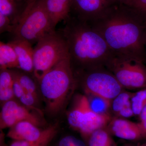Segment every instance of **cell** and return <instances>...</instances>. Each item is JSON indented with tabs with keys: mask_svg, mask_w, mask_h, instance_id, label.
I'll return each mask as SVG.
<instances>
[{
	"mask_svg": "<svg viewBox=\"0 0 146 146\" xmlns=\"http://www.w3.org/2000/svg\"><path fill=\"white\" fill-rule=\"evenodd\" d=\"M103 37L115 56L145 57V16L134 9L117 3L89 24Z\"/></svg>",
	"mask_w": 146,
	"mask_h": 146,
	"instance_id": "obj_1",
	"label": "cell"
},
{
	"mask_svg": "<svg viewBox=\"0 0 146 146\" xmlns=\"http://www.w3.org/2000/svg\"><path fill=\"white\" fill-rule=\"evenodd\" d=\"M60 32L68 45L72 68L86 71L106 67L113 56L102 35L88 23L70 15Z\"/></svg>",
	"mask_w": 146,
	"mask_h": 146,
	"instance_id": "obj_2",
	"label": "cell"
},
{
	"mask_svg": "<svg viewBox=\"0 0 146 146\" xmlns=\"http://www.w3.org/2000/svg\"><path fill=\"white\" fill-rule=\"evenodd\" d=\"M76 81L69 57L58 63L42 77L38 83L50 114L56 115L64 108Z\"/></svg>",
	"mask_w": 146,
	"mask_h": 146,
	"instance_id": "obj_3",
	"label": "cell"
},
{
	"mask_svg": "<svg viewBox=\"0 0 146 146\" xmlns=\"http://www.w3.org/2000/svg\"><path fill=\"white\" fill-rule=\"evenodd\" d=\"M44 0H37L29 4L12 33L13 39H20L31 44L54 31Z\"/></svg>",
	"mask_w": 146,
	"mask_h": 146,
	"instance_id": "obj_4",
	"label": "cell"
},
{
	"mask_svg": "<svg viewBox=\"0 0 146 146\" xmlns=\"http://www.w3.org/2000/svg\"><path fill=\"white\" fill-rule=\"evenodd\" d=\"M68 57V45L60 32L54 31L47 34L33 48V76L39 82L53 67Z\"/></svg>",
	"mask_w": 146,
	"mask_h": 146,
	"instance_id": "obj_5",
	"label": "cell"
},
{
	"mask_svg": "<svg viewBox=\"0 0 146 146\" xmlns=\"http://www.w3.org/2000/svg\"><path fill=\"white\" fill-rule=\"evenodd\" d=\"M143 62L133 58L114 56L106 67L124 89H142L146 88V67Z\"/></svg>",
	"mask_w": 146,
	"mask_h": 146,
	"instance_id": "obj_6",
	"label": "cell"
},
{
	"mask_svg": "<svg viewBox=\"0 0 146 146\" xmlns=\"http://www.w3.org/2000/svg\"><path fill=\"white\" fill-rule=\"evenodd\" d=\"M103 68L86 71L82 79L83 87L86 94L112 102L124 88L111 72Z\"/></svg>",
	"mask_w": 146,
	"mask_h": 146,
	"instance_id": "obj_7",
	"label": "cell"
},
{
	"mask_svg": "<svg viewBox=\"0 0 146 146\" xmlns=\"http://www.w3.org/2000/svg\"><path fill=\"white\" fill-rule=\"evenodd\" d=\"M36 110L27 107L13 100L6 102L3 104L0 114L1 130L11 127L23 121L30 122L39 127L42 126L43 125L42 119L33 112Z\"/></svg>",
	"mask_w": 146,
	"mask_h": 146,
	"instance_id": "obj_8",
	"label": "cell"
},
{
	"mask_svg": "<svg viewBox=\"0 0 146 146\" xmlns=\"http://www.w3.org/2000/svg\"><path fill=\"white\" fill-rule=\"evenodd\" d=\"M117 3V0H72L70 16L90 24Z\"/></svg>",
	"mask_w": 146,
	"mask_h": 146,
	"instance_id": "obj_9",
	"label": "cell"
},
{
	"mask_svg": "<svg viewBox=\"0 0 146 146\" xmlns=\"http://www.w3.org/2000/svg\"><path fill=\"white\" fill-rule=\"evenodd\" d=\"M106 129L110 134L121 139L134 141L143 139L139 123L123 118H112Z\"/></svg>",
	"mask_w": 146,
	"mask_h": 146,
	"instance_id": "obj_10",
	"label": "cell"
},
{
	"mask_svg": "<svg viewBox=\"0 0 146 146\" xmlns=\"http://www.w3.org/2000/svg\"><path fill=\"white\" fill-rule=\"evenodd\" d=\"M13 47L18 58V69L25 72L33 73V48L29 42L20 39L9 42Z\"/></svg>",
	"mask_w": 146,
	"mask_h": 146,
	"instance_id": "obj_11",
	"label": "cell"
},
{
	"mask_svg": "<svg viewBox=\"0 0 146 146\" xmlns=\"http://www.w3.org/2000/svg\"><path fill=\"white\" fill-rule=\"evenodd\" d=\"M44 129L30 122L23 121L9 128L7 136L13 141H35L40 138Z\"/></svg>",
	"mask_w": 146,
	"mask_h": 146,
	"instance_id": "obj_12",
	"label": "cell"
},
{
	"mask_svg": "<svg viewBox=\"0 0 146 146\" xmlns=\"http://www.w3.org/2000/svg\"><path fill=\"white\" fill-rule=\"evenodd\" d=\"M46 9L54 27L70 16L72 0H44Z\"/></svg>",
	"mask_w": 146,
	"mask_h": 146,
	"instance_id": "obj_13",
	"label": "cell"
},
{
	"mask_svg": "<svg viewBox=\"0 0 146 146\" xmlns=\"http://www.w3.org/2000/svg\"><path fill=\"white\" fill-rule=\"evenodd\" d=\"M28 5L27 0H0V13L8 17L15 28Z\"/></svg>",
	"mask_w": 146,
	"mask_h": 146,
	"instance_id": "obj_14",
	"label": "cell"
},
{
	"mask_svg": "<svg viewBox=\"0 0 146 146\" xmlns=\"http://www.w3.org/2000/svg\"><path fill=\"white\" fill-rule=\"evenodd\" d=\"M89 106L86 96L79 95L75 98L72 107L68 115V123L74 129L78 131L84 115Z\"/></svg>",
	"mask_w": 146,
	"mask_h": 146,
	"instance_id": "obj_15",
	"label": "cell"
},
{
	"mask_svg": "<svg viewBox=\"0 0 146 146\" xmlns=\"http://www.w3.org/2000/svg\"><path fill=\"white\" fill-rule=\"evenodd\" d=\"M58 133L57 124L45 128L40 138L33 141H13L9 146H50Z\"/></svg>",
	"mask_w": 146,
	"mask_h": 146,
	"instance_id": "obj_16",
	"label": "cell"
},
{
	"mask_svg": "<svg viewBox=\"0 0 146 146\" xmlns=\"http://www.w3.org/2000/svg\"><path fill=\"white\" fill-rule=\"evenodd\" d=\"M18 58L16 52L9 42H0L1 70L18 69Z\"/></svg>",
	"mask_w": 146,
	"mask_h": 146,
	"instance_id": "obj_17",
	"label": "cell"
},
{
	"mask_svg": "<svg viewBox=\"0 0 146 146\" xmlns=\"http://www.w3.org/2000/svg\"><path fill=\"white\" fill-rule=\"evenodd\" d=\"M14 78L11 70H1L0 73V100L3 103L13 100Z\"/></svg>",
	"mask_w": 146,
	"mask_h": 146,
	"instance_id": "obj_18",
	"label": "cell"
},
{
	"mask_svg": "<svg viewBox=\"0 0 146 146\" xmlns=\"http://www.w3.org/2000/svg\"><path fill=\"white\" fill-rule=\"evenodd\" d=\"M87 146H116L111 134L106 127L95 131L86 142Z\"/></svg>",
	"mask_w": 146,
	"mask_h": 146,
	"instance_id": "obj_19",
	"label": "cell"
},
{
	"mask_svg": "<svg viewBox=\"0 0 146 146\" xmlns=\"http://www.w3.org/2000/svg\"><path fill=\"white\" fill-rule=\"evenodd\" d=\"M86 94L89 106L93 112L98 115L109 114L108 112L111 110V101L98 96Z\"/></svg>",
	"mask_w": 146,
	"mask_h": 146,
	"instance_id": "obj_20",
	"label": "cell"
},
{
	"mask_svg": "<svg viewBox=\"0 0 146 146\" xmlns=\"http://www.w3.org/2000/svg\"><path fill=\"white\" fill-rule=\"evenodd\" d=\"M15 69L11 70L25 91L29 92L36 96V84L33 78L27 74L28 73L19 72Z\"/></svg>",
	"mask_w": 146,
	"mask_h": 146,
	"instance_id": "obj_21",
	"label": "cell"
},
{
	"mask_svg": "<svg viewBox=\"0 0 146 146\" xmlns=\"http://www.w3.org/2000/svg\"><path fill=\"white\" fill-rule=\"evenodd\" d=\"M131 102L134 116H139L146 105V88L132 93Z\"/></svg>",
	"mask_w": 146,
	"mask_h": 146,
	"instance_id": "obj_22",
	"label": "cell"
},
{
	"mask_svg": "<svg viewBox=\"0 0 146 146\" xmlns=\"http://www.w3.org/2000/svg\"><path fill=\"white\" fill-rule=\"evenodd\" d=\"M132 93L123 91L111 102V110L117 115L123 108L131 102Z\"/></svg>",
	"mask_w": 146,
	"mask_h": 146,
	"instance_id": "obj_23",
	"label": "cell"
},
{
	"mask_svg": "<svg viewBox=\"0 0 146 146\" xmlns=\"http://www.w3.org/2000/svg\"><path fill=\"white\" fill-rule=\"evenodd\" d=\"M53 146H87L86 142L72 135H66L60 137Z\"/></svg>",
	"mask_w": 146,
	"mask_h": 146,
	"instance_id": "obj_24",
	"label": "cell"
},
{
	"mask_svg": "<svg viewBox=\"0 0 146 146\" xmlns=\"http://www.w3.org/2000/svg\"><path fill=\"white\" fill-rule=\"evenodd\" d=\"M36 96L29 92L25 91L23 95L19 99L21 103L27 107L38 110L37 108L34 107Z\"/></svg>",
	"mask_w": 146,
	"mask_h": 146,
	"instance_id": "obj_25",
	"label": "cell"
},
{
	"mask_svg": "<svg viewBox=\"0 0 146 146\" xmlns=\"http://www.w3.org/2000/svg\"><path fill=\"white\" fill-rule=\"evenodd\" d=\"M14 27L10 19L7 16L0 13V33L9 32L12 33Z\"/></svg>",
	"mask_w": 146,
	"mask_h": 146,
	"instance_id": "obj_26",
	"label": "cell"
},
{
	"mask_svg": "<svg viewBox=\"0 0 146 146\" xmlns=\"http://www.w3.org/2000/svg\"><path fill=\"white\" fill-rule=\"evenodd\" d=\"M140 119V122L138 123L141 132L143 139L146 140V105L142 110L138 116Z\"/></svg>",
	"mask_w": 146,
	"mask_h": 146,
	"instance_id": "obj_27",
	"label": "cell"
},
{
	"mask_svg": "<svg viewBox=\"0 0 146 146\" xmlns=\"http://www.w3.org/2000/svg\"><path fill=\"white\" fill-rule=\"evenodd\" d=\"M116 116L118 117L123 119L130 118L134 116V113L131 107V102H130L129 103L124 107L117 114Z\"/></svg>",
	"mask_w": 146,
	"mask_h": 146,
	"instance_id": "obj_28",
	"label": "cell"
},
{
	"mask_svg": "<svg viewBox=\"0 0 146 146\" xmlns=\"http://www.w3.org/2000/svg\"><path fill=\"white\" fill-rule=\"evenodd\" d=\"M130 7L146 15V0H133Z\"/></svg>",
	"mask_w": 146,
	"mask_h": 146,
	"instance_id": "obj_29",
	"label": "cell"
},
{
	"mask_svg": "<svg viewBox=\"0 0 146 146\" xmlns=\"http://www.w3.org/2000/svg\"><path fill=\"white\" fill-rule=\"evenodd\" d=\"M12 73H13V72H12ZM13 78H14L13 91V93H14V96L20 99L22 96L23 95L24 93L25 92V91L23 86H21V84L18 81V80L16 78V77L14 76L13 74Z\"/></svg>",
	"mask_w": 146,
	"mask_h": 146,
	"instance_id": "obj_30",
	"label": "cell"
},
{
	"mask_svg": "<svg viewBox=\"0 0 146 146\" xmlns=\"http://www.w3.org/2000/svg\"><path fill=\"white\" fill-rule=\"evenodd\" d=\"M0 146H8L6 144L5 142V135L1 130L0 133Z\"/></svg>",
	"mask_w": 146,
	"mask_h": 146,
	"instance_id": "obj_31",
	"label": "cell"
},
{
	"mask_svg": "<svg viewBox=\"0 0 146 146\" xmlns=\"http://www.w3.org/2000/svg\"><path fill=\"white\" fill-rule=\"evenodd\" d=\"M117 1L119 3L130 7L133 0H117Z\"/></svg>",
	"mask_w": 146,
	"mask_h": 146,
	"instance_id": "obj_32",
	"label": "cell"
},
{
	"mask_svg": "<svg viewBox=\"0 0 146 146\" xmlns=\"http://www.w3.org/2000/svg\"><path fill=\"white\" fill-rule=\"evenodd\" d=\"M28 2V4H30L31 3L34 2L35 1H37V0H27Z\"/></svg>",
	"mask_w": 146,
	"mask_h": 146,
	"instance_id": "obj_33",
	"label": "cell"
},
{
	"mask_svg": "<svg viewBox=\"0 0 146 146\" xmlns=\"http://www.w3.org/2000/svg\"><path fill=\"white\" fill-rule=\"evenodd\" d=\"M124 146H133V145H130V144H127V145H125Z\"/></svg>",
	"mask_w": 146,
	"mask_h": 146,
	"instance_id": "obj_34",
	"label": "cell"
},
{
	"mask_svg": "<svg viewBox=\"0 0 146 146\" xmlns=\"http://www.w3.org/2000/svg\"><path fill=\"white\" fill-rule=\"evenodd\" d=\"M139 146H146V143H145L142 144V145Z\"/></svg>",
	"mask_w": 146,
	"mask_h": 146,
	"instance_id": "obj_35",
	"label": "cell"
},
{
	"mask_svg": "<svg viewBox=\"0 0 146 146\" xmlns=\"http://www.w3.org/2000/svg\"><path fill=\"white\" fill-rule=\"evenodd\" d=\"M146 55V46H145V56Z\"/></svg>",
	"mask_w": 146,
	"mask_h": 146,
	"instance_id": "obj_36",
	"label": "cell"
},
{
	"mask_svg": "<svg viewBox=\"0 0 146 146\" xmlns=\"http://www.w3.org/2000/svg\"><path fill=\"white\" fill-rule=\"evenodd\" d=\"M145 19H146V15H145Z\"/></svg>",
	"mask_w": 146,
	"mask_h": 146,
	"instance_id": "obj_37",
	"label": "cell"
},
{
	"mask_svg": "<svg viewBox=\"0 0 146 146\" xmlns=\"http://www.w3.org/2000/svg\"><path fill=\"white\" fill-rule=\"evenodd\" d=\"M50 146H53L52 144V145H50Z\"/></svg>",
	"mask_w": 146,
	"mask_h": 146,
	"instance_id": "obj_38",
	"label": "cell"
}]
</instances>
